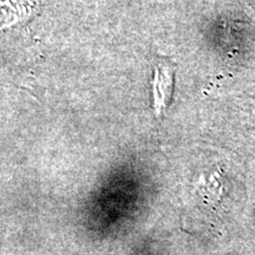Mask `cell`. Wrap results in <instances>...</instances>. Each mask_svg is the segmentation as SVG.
Returning a JSON list of instances; mask_svg holds the SVG:
<instances>
[{
    "label": "cell",
    "instance_id": "cell-1",
    "mask_svg": "<svg viewBox=\"0 0 255 255\" xmlns=\"http://www.w3.org/2000/svg\"><path fill=\"white\" fill-rule=\"evenodd\" d=\"M171 84L170 75L167 70L164 71H156V81H155V98H156V105H157V109H159L162 103H163L165 97L168 95L169 87Z\"/></svg>",
    "mask_w": 255,
    "mask_h": 255
}]
</instances>
